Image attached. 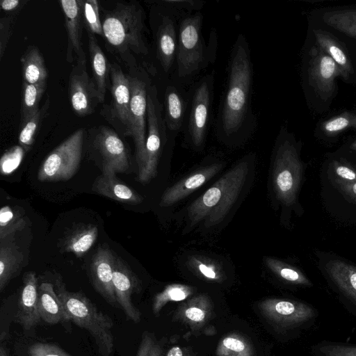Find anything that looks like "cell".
<instances>
[{
    "mask_svg": "<svg viewBox=\"0 0 356 356\" xmlns=\"http://www.w3.org/2000/svg\"><path fill=\"white\" fill-rule=\"evenodd\" d=\"M253 67L248 41L239 33L229 55L227 85L216 115L214 131L226 145H239L254 132L257 119L252 109Z\"/></svg>",
    "mask_w": 356,
    "mask_h": 356,
    "instance_id": "cell-1",
    "label": "cell"
},
{
    "mask_svg": "<svg viewBox=\"0 0 356 356\" xmlns=\"http://www.w3.org/2000/svg\"><path fill=\"white\" fill-rule=\"evenodd\" d=\"M145 12L137 1L118 3L106 12L102 23L104 39L126 63L137 68L133 54L147 56L149 48L144 37Z\"/></svg>",
    "mask_w": 356,
    "mask_h": 356,
    "instance_id": "cell-2",
    "label": "cell"
},
{
    "mask_svg": "<svg viewBox=\"0 0 356 356\" xmlns=\"http://www.w3.org/2000/svg\"><path fill=\"white\" fill-rule=\"evenodd\" d=\"M203 15L200 11L181 13L179 19L178 43L174 78L179 85L186 83L214 62L218 41L215 29L206 43L202 34Z\"/></svg>",
    "mask_w": 356,
    "mask_h": 356,
    "instance_id": "cell-3",
    "label": "cell"
},
{
    "mask_svg": "<svg viewBox=\"0 0 356 356\" xmlns=\"http://www.w3.org/2000/svg\"><path fill=\"white\" fill-rule=\"evenodd\" d=\"M252 157L239 161L188 208L191 226L204 220L207 227L221 222L238 198L249 172Z\"/></svg>",
    "mask_w": 356,
    "mask_h": 356,
    "instance_id": "cell-4",
    "label": "cell"
},
{
    "mask_svg": "<svg viewBox=\"0 0 356 356\" xmlns=\"http://www.w3.org/2000/svg\"><path fill=\"white\" fill-rule=\"evenodd\" d=\"M54 286L70 321L91 334L102 356H109L114 346L112 318L84 294L67 291L60 277Z\"/></svg>",
    "mask_w": 356,
    "mask_h": 356,
    "instance_id": "cell-5",
    "label": "cell"
},
{
    "mask_svg": "<svg viewBox=\"0 0 356 356\" xmlns=\"http://www.w3.org/2000/svg\"><path fill=\"white\" fill-rule=\"evenodd\" d=\"M303 165L292 137L282 129L275 146L273 184L276 197L284 206L296 203L300 188Z\"/></svg>",
    "mask_w": 356,
    "mask_h": 356,
    "instance_id": "cell-6",
    "label": "cell"
},
{
    "mask_svg": "<svg viewBox=\"0 0 356 356\" xmlns=\"http://www.w3.org/2000/svg\"><path fill=\"white\" fill-rule=\"evenodd\" d=\"M215 73L201 77L190 90L184 138L196 149H202L210 127L213 99Z\"/></svg>",
    "mask_w": 356,
    "mask_h": 356,
    "instance_id": "cell-7",
    "label": "cell"
},
{
    "mask_svg": "<svg viewBox=\"0 0 356 356\" xmlns=\"http://www.w3.org/2000/svg\"><path fill=\"white\" fill-rule=\"evenodd\" d=\"M147 138L145 163L138 172L137 180L147 184L157 175L159 160L163 148L174 135L168 134L163 120V106L155 85L151 84L147 91Z\"/></svg>",
    "mask_w": 356,
    "mask_h": 356,
    "instance_id": "cell-8",
    "label": "cell"
},
{
    "mask_svg": "<svg viewBox=\"0 0 356 356\" xmlns=\"http://www.w3.org/2000/svg\"><path fill=\"white\" fill-rule=\"evenodd\" d=\"M86 131L83 128L76 130L49 154L38 172L40 181H67L76 174L81 160Z\"/></svg>",
    "mask_w": 356,
    "mask_h": 356,
    "instance_id": "cell-9",
    "label": "cell"
},
{
    "mask_svg": "<svg viewBox=\"0 0 356 356\" xmlns=\"http://www.w3.org/2000/svg\"><path fill=\"white\" fill-rule=\"evenodd\" d=\"M130 83L131 136L135 145V155L140 172L145 163L147 138V91L151 81L147 73L136 68L129 74Z\"/></svg>",
    "mask_w": 356,
    "mask_h": 356,
    "instance_id": "cell-10",
    "label": "cell"
},
{
    "mask_svg": "<svg viewBox=\"0 0 356 356\" xmlns=\"http://www.w3.org/2000/svg\"><path fill=\"white\" fill-rule=\"evenodd\" d=\"M110 79L111 104L104 106L102 115L124 136H131L129 74H125L120 66L113 63L110 65Z\"/></svg>",
    "mask_w": 356,
    "mask_h": 356,
    "instance_id": "cell-11",
    "label": "cell"
},
{
    "mask_svg": "<svg viewBox=\"0 0 356 356\" xmlns=\"http://www.w3.org/2000/svg\"><path fill=\"white\" fill-rule=\"evenodd\" d=\"M155 31L156 58L165 74L174 73L181 13L161 5Z\"/></svg>",
    "mask_w": 356,
    "mask_h": 356,
    "instance_id": "cell-12",
    "label": "cell"
},
{
    "mask_svg": "<svg viewBox=\"0 0 356 356\" xmlns=\"http://www.w3.org/2000/svg\"><path fill=\"white\" fill-rule=\"evenodd\" d=\"M88 131L92 147L99 155L102 167H110L115 172H127L130 166L129 153L118 134L105 125Z\"/></svg>",
    "mask_w": 356,
    "mask_h": 356,
    "instance_id": "cell-13",
    "label": "cell"
},
{
    "mask_svg": "<svg viewBox=\"0 0 356 356\" xmlns=\"http://www.w3.org/2000/svg\"><path fill=\"white\" fill-rule=\"evenodd\" d=\"M69 98L74 113L79 116L92 113L100 104L94 81L86 70V57L76 60L69 77Z\"/></svg>",
    "mask_w": 356,
    "mask_h": 356,
    "instance_id": "cell-14",
    "label": "cell"
},
{
    "mask_svg": "<svg viewBox=\"0 0 356 356\" xmlns=\"http://www.w3.org/2000/svg\"><path fill=\"white\" fill-rule=\"evenodd\" d=\"M258 308L267 321L281 329L300 326L314 316V309L309 305L280 298L263 300L259 302Z\"/></svg>",
    "mask_w": 356,
    "mask_h": 356,
    "instance_id": "cell-15",
    "label": "cell"
},
{
    "mask_svg": "<svg viewBox=\"0 0 356 356\" xmlns=\"http://www.w3.org/2000/svg\"><path fill=\"white\" fill-rule=\"evenodd\" d=\"M308 81L322 100L330 99L336 89V79L341 77L335 62L316 44L309 51Z\"/></svg>",
    "mask_w": 356,
    "mask_h": 356,
    "instance_id": "cell-16",
    "label": "cell"
},
{
    "mask_svg": "<svg viewBox=\"0 0 356 356\" xmlns=\"http://www.w3.org/2000/svg\"><path fill=\"white\" fill-rule=\"evenodd\" d=\"M113 284L120 309L129 320L135 323H139L141 314L133 304L131 296L140 292V281L126 262L118 256H115L114 262Z\"/></svg>",
    "mask_w": 356,
    "mask_h": 356,
    "instance_id": "cell-17",
    "label": "cell"
},
{
    "mask_svg": "<svg viewBox=\"0 0 356 356\" xmlns=\"http://www.w3.org/2000/svg\"><path fill=\"white\" fill-rule=\"evenodd\" d=\"M115 255L108 244L99 245L92 257L90 277L95 289L111 306L120 308L115 297L113 276Z\"/></svg>",
    "mask_w": 356,
    "mask_h": 356,
    "instance_id": "cell-18",
    "label": "cell"
},
{
    "mask_svg": "<svg viewBox=\"0 0 356 356\" xmlns=\"http://www.w3.org/2000/svg\"><path fill=\"white\" fill-rule=\"evenodd\" d=\"M188 105V94L181 85L169 83L165 89L163 115L168 134L176 136L183 131Z\"/></svg>",
    "mask_w": 356,
    "mask_h": 356,
    "instance_id": "cell-19",
    "label": "cell"
},
{
    "mask_svg": "<svg viewBox=\"0 0 356 356\" xmlns=\"http://www.w3.org/2000/svg\"><path fill=\"white\" fill-rule=\"evenodd\" d=\"M214 316L211 298L206 293L195 295L181 303L174 312L172 320L187 325L196 333Z\"/></svg>",
    "mask_w": 356,
    "mask_h": 356,
    "instance_id": "cell-20",
    "label": "cell"
},
{
    "mask_svg": "<svg viewBox=\"0 0 356 356\" xmlns=\"http://www.w3.org/2000/svg\"><path fill=\"white\" fill-rule=\"evenodd\" d=\"M222 166V163H213L195 171L167 188L161 196L159 205L169 207L183 200L216 175Z\"/></svg>",
    "mask_w": 356,
    "mask_h": 356,
    "instance_id": "cell-21",
    "label": "cell"
},
{
    "mask_svg": "<svg viewBox=\"0 0 356 356\" xmlns=\"http://www.w3.org/2000/svg\"><path fill=\"white\" fill-rule=\"evenodd\" d=\"M60 8L64 14L65 24L67 35L66 60L72 63L74 54L76 60L86 57L82 48V19L80 0H60Z\"/></svg>",
    "mask_w": 356,
    "mask_h": 356,
    "instance_id": "cell-22",
    "label": "cell"
},
{
    "mask_svg": "<svg viewBox=\"0 0 356 356\" xmlns=\"http://www.w3.org/2000/svg\"><path fill=\"white\" fill-rule=\"evenodd\" d=\"M115 174L110 167H102V174L94 181L92 191L122 203L132 205L140 204L143 201V197L118 179Z\"/></svg>",
    "mask_w": 356,
    "mask_h": 356,
    "instance_id": "cell-23",
    "label": "cell"
},
{
    "mask_svg": "<svg viewBox=\"0 0 356 356\" xmlns=\"http://www.w3.org/2000/svg\"><path fill=\"white\" fill-rule=\"evenodd\" d=\"M38 288L36 274L33 271L26 273L19 300L17 320L26 330L34 327L41 320L38 310Z\"/></svg>",
    "mask_w": 356,
    "mask_h": 356,
    "instance_id": "cell-24",
    "label": "cell"
},
{
    "mask_svg": "<svg viewBox=\"0 0 356 356\" xmlns=\"http://www.w3.org/2000/svg\"><path fill=\"white\" fill-rule=\"evenodd\" d=\"M325 269L334 286L356 307V266L335 258L328 261Z\"/></svg>",
    "mask_w": 356,
    "mask_h": 356,
    "instance_id": "cell-25",
    "label": "cell"
},
{
    "mask_svg": "<svg viewBox=\"0 0 356 356\" xmlns=\"http://www.w3.org/2000/svg\"><path fill=\"white\" fill-rule=\"evenodd\" d=\"M316 44L323 49L337 65L341 78L348 79L354 73L352 60L345 44L330 32L314 29Z\"/></svg>",
    "mask_w": 356,
    "mask_h": 356,
    "instance_id": "cell-26",
    "label": "cell"
},
{
    "mask_svg": "<svg viewBox=\"0 0 356 356\" xmlns=\"http://www.w3.org/2000/svg\"><path fill=\"white\" fill-rule=\"evenodd\" d=\"M38 310L40 318L50 325L70 321L54 285L49 282H42L39 285Z\"/></svg>",
    "mask_w": 356,
    "mask_h": 356,
    "instance_id": "cell-27",
    "label": "cell"
},
{
    "mask_svg": "<svg viewBox=\"0 0 356 356\" xmlns=\"http://www.w3.org/2000/svg\"><path fill=\"white\" fill-rule=\"evenodd\" d=\"M88 35L92 79L97 90L100 103H104L106 90L111 88V64L98 44L95 35L88 33Z\"/></svg>",
    "mask_w": 356,
    "mask_h": 356,
    "instance_id": "cell-28",
    "label": "cell"
},
{
    "mask_svg": "<svg viewBox=\"0 0 356 356\" xmlns=\"http://www.w3.org/2000/svg\"><path fill=\"white\" fill-rule=\"evenodd\" d=\"M24 254L13 239L0 241V290L2 291L20 270Z\"/></svg>",
    "mask_w": 356,
    "mask_h": 356,
    "instance_id": "cell-29",
    "label": "cell"
},
{
    "mask_svg": "<svg viewBox=\"0 0 356 356\" xmlns=\"http://www.w3.org/2000/svg\"><path fill=\"white\" fill-rule=\"evenodd\" d=\"M23 81L31 84L47 83L48 76L44 60L40 50L29 46L20 58Z\"/></svg>",
    "mask_w": 356,
    "mask_h": 356,
    "instance_id": "cell-30",
    "label": "cell"
},
{
    "mask_svg": "<svg viewBox=\"0 0 356 356\" xmlns=\"http://www.w3.org/2000/svg\"><path fill=\"white\" fill-rule=\"evenodd\" d=\"M98 235L97 227L94 225H82L75 227L65 237L63 248L77 257L83 256L95 243Z\"/></svg>",
    "mask_w": 356,
    "mask_h": 356,
    "instance_id": "cell-31",
    "label": "cell"
},
{
    "mask_svg": "<svg viewBox=\"0 0 356 356\" xmlns=\"http://www.w3.org/2000/svg\"><path fill=\"white\" fill-rule=\"evenodd\" d=\"M217 356H256L254 346L245 337L236 332L223 336L218 343Z\"/></svg>",
    "mask_w": 356,
    "mask_h": 356,
    "instance_id": "cell-32",
    "label": "cell"
},
{
    "mask_svg": "<svg viewBox=\"0 0 356 356\" xmlns=\"http://www.w3.org/2000/svg\"><path fill=\"white\" fill-rule=\"evenodd\" d=\"M47 83L31 84L23 81L21 92L20 125L39 109Z\"/></svg>",
    "mask_w": 356,
    "mask_h": 356,
    "instance_id": "cell-33",
    "label": "cell"
},
{
    "mask_svg": "<svg viewBox=\"0 0 356 356\" xmlns=\"http://www.w3.org/2000/svg\"><path fill=\"white\" fill-rule=\"evenodd\" d=\"M23 210L18 207L4 206L0 211V241L13 239L15 232L26 225Z\"/></svg>",
    "mask_w": 356,
    "mask_h": 356,
    "instance_id": "cell-34",
    "label": "cell"
},
{
    "mask_svg": "<svg viewBox=\"0 0 356 356\" xmlns=\"http://www.w3.org/2000/svg\"><path fill=\"white\" fill-rule=\"evenodd\" d=\"M322 18L327 25L356 40V9L327 11Z\"/></svg>",
    "mask_w": 356,
    "mask_h": 356,
    "instance_id": "cell-35",
    "label": "cell"
},
{
    "mask_svg": "<svg viewBox=\"0 0 356 356\" xmlns=\"http://www.w3.org/2000/svg\"><path fill=\"white\" fill-rule=\"evenodd\" d=\"M49 106V99L47 97L45 103L42 107L39 108L35 113L20 125L18 140L21 147L25 151L29 150L33 145Z\"/></svg>",
    "mask_w": 356,
    "mask_h": 356,
    "instance_id": "cell-36",
    "label": "cell"
},
{
    "mask_svg": "<svg viewBox=\"0 0 356 356\" xmlns=\"http://www.w3.org/2000/svg\"><path fill=\"white\" fill-rule=\"evenodd\" d=\"M266 266L283 281L299 286H310L312 282L299 269L277 259L265 257Z\"/></svg>",
    "mask_w": 356,
    "mask_h": 356,
    "instance_id": "cell-37",
    "label": "cell"
},
{
    "mask_svg": "<svg viewBox=\"0 0 356 356\" xmlns=\"http://www.w3.org/2000/svg\"><path fill=\"white\" fill-rule=\"evenodd\" d=\"M195 291L193 286L183 284L167 285L162 291L155 295L152 302V312L158 314L169 302H179L188 299Z\"/></svg>",
    "mask_w": 356,
    "mask_h": 356,
    "instance_id": "cell-38",
    "label": "cell"
},
{
    "mask_svg": "<svg viewBox=\"0 0 356 356\" xmlns=\"http://www.w3.org/2000/svg\"><path fill=\"white\" fill-rule=\"evenodd\" d=\"M81 19L87 33L97 34L104 38L99 3L97 0H80Z\"/></svg>",
    "mask_w": 356,
    "mask_h": 356,
    "instance_id": "cell-39",
    "label": "cell"
},
{
    "mask_svg": "<svg viewBox=\"0 0 356 356\" xmlns=\"http://www.w3.org/2000/svg\"><path fill=\"white\" fill-rule=\"evenodd\" d=\"M349 129H356V114L347 111L323 121L321 124L323 133L331 137Z\"/></svg>",
    "mask_w": 356,
    "mask_h": 356,
    "instance_id": "cell-40",
    "label": "cell"
},
{
    "mask_svg": "<svg viewBox=\"0 0 356 356\" xmlns=\"http://www.w3.org/2000/svg\"><path fill=\"white\" fill-rule=\"evenodd\" d=\"M188 265L197 275L204 280L216 282L224 280V275L220 267L208 259L192 257L188 259Z\"/></svg>",
    "mask_w": 356,
    "mask_h": 356,
    "instance_id": "cell-41",
    "label": "cell"
},
{
    "mask_svg": "<svg viewBox=\"0 0 356 356\" xmlns=\"http://www.w3.org/2000/svg\"><path fill=\"white\" fill-rule=\"evenodd\" d=\"M334 186L356 181V167L344 160L333 161L331 163Z\"/></svg>",
    "mask_w": 356,
    "mask_h": 356,
    "instance_id": "cell-42",
    "label": "cell"
},
{
    "mask_svg": "<svg viewBox=\"0 0 356 356\" xmlns=\"http://www.w3.org/2000/svg\"><path fill=\"white\" fill-rule=\"evenodd\" d=\"M136 356H163V349L154 333H143Z\"/></svg>",
    "mask_w": 356,
    "mask_h": 356,
    "instance_id": "cell-43",
    "label": "cell"
},
{
    "mask_svg": "<svg viewBox=\"0 0 356 356\" xmlns=\"http://www.w3.org/2000/svg\"><path fill=\"white\" fill-rule=\"evenodd\" d=\"M321 356H356V346L327 343L316 346L315 350Z\"/></svg>",
    "mask_w": 356,
    "mask_h": 356,
    "instance_id": "cell-44",
    "label": "cell"
},
{
    "mask_svg": "<svg viewBox=\"0 0 356 356\" xmlns=\"http://www.w3.org/2000/svg\"><path fill=\"white\" fill-rule=\"evenodd\" d=\"M161 5L171 8L181 13L200 11L205 2L200 0H161Z\"/></svg>",
    "mask_w": 356,
    "mask_h": 356,
    "instance_id": "cell-45",
    "label": "cell"
},
{
    "mask_svg": "<svg viewBox=\"0 0 356 356\" xmlns=\"http://www.w3.org/2000/svg\"><path fill=\"white\" fill-rule=\"evenodd\" d=\"M29 353L30 356H72L56 344L41 342L32 344Z\"/></svg>",
    "mask_w": 356,
    "mask_h": 356,
    "instance_id": "cell-46",
    "label": "cell"
},
{
    "mask_svg": "<svg viewBox=\"0 0 356 356\" xmlns=\"http://www.w3.org/2000/svg\"><path fill=\"white\" fill-rule=\"evenodd\" d=\"M15 16L8 15L3 17L0 19V56H3L7 43L11 36L13 17Z\"/></svg>",
    "mask_w": 356,
    "mask_h": 356,
    "instance_id": "cell-47",
    "label": "cell"
},
{
    "mask_svg": "<svg viewBox=\"0 0 356 356\" xmlns=\"http://www.w3.org/2000/svg\"><path fill=\"white\" fill-rule=\"evenodd\" d=\"M26 3V1L20 0H2L0 6L3 11L8 15L15 16Z\"/></svg>",
    "mask_w": 356,
    "mask_h": 356,
    "instance_id": "cell-48",
    "label": "cell"
},
{
    "mask_svg": "<svg viewBox=\"0 0 356 356\" xmlns=\"http://www.w3.org/2000/svg\"><path fill=\"white\" fill-rule=\"evenodd\" d=\"M349 201L356 204V181L334 186Z\"/></svg>",
    "mask_w": 356,
    "mask_h": 356,
    "instance_id": "cell-49",
    "label": "cell"
},
{
    "mask_svg": "<svg viewBox=\"0 0 356 356\" xmlns=\"http://www.w3.org/2000/svg\"><path fill=\"white\" fill-rule=\"evenodd\" d=\"M165 356H195V353L191 347L175 346L168 350Z\"/></svg>",
    "mask_w": 356,
    "mask_h": 356,
    "instance_id": "cell-50",
    "label": "cell"
},
{
    "mask_svg": "<svg viewBox=\"0 0 356 356\" xmlns=\"http://www.w3.org/2000/svg\"><path fill=\"white\" fill-rule=\"evenodd\" d=\"M0 356H8V352L3 346H1L0 348Z\"/></svg>",
    "mask_w": 356,
    "mask_h": 356,
    "instance_id": "cell-51",
    "label": "cell"
},
{
    "mask_svg": "<svg viewBox=\"0 0 356 356\" xmlns=\"http://www.w3.org/2000/svg\"><path fill=\"white\" fill-rule=\"evenodd\" d=\"M350 147L352 150L356 151V140L351 143Z\"/></svg>",
    "mask_w": 356,
    "mask_h": 356,
    "instance_id": "cell-52",
    "label": "cell"
}]
</instances>
